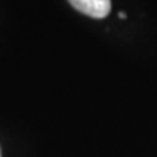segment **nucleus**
Segmentation results:
<instances>
[{
  "instance_id": "1",
  "label": "nucleus",
  "mask_w": 157,
  "mask_h": 157,
  "mask_svg": "<svg viewBox=\"0 0 157 157\" xmlns=\"http://www.w3.org/2000/svg\"><path fill=\"white\" fill-rule=\"evenodd\" d=\"M69 3L90 18H104L111 11V0H69Z\"/></svg>"
}]
</instances>
